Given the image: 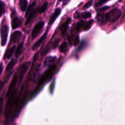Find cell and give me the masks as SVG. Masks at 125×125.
Wrapping results in <instances>:
<instances>
[{
  "mask_svg": "<svg viewBox=\"0 0 125 125\" xmlns=\"http://www.w3.org/2000/svg\"><path fill=\"white\" fill-rule=\"evenodd\" d=\"M8 97L9 98L6 104L5 110V116L6 118L9 117L13 107L18 104V98L17 89H14Z\"/></svg>",
  "mask_w": 125,
  "mask_h": 125,
  "instance_id": "cell-1",
  "label": "cell"
},
{
  "mask_svg": "<svg viewBox=\"0 0 125 125\" xmlns=\"http://www.w3.org/2000/svg\"><path fill=\"white\" fill-rule=\"evenodd\" d=\"M122 15L121 11L118 8H114L105 15V19L111 23L114 22L121 17Z\"/></svg>",
  "mask_w": 125,
  "mask_h": 125,
  "instance_id": "cell-2",
  "label": "cell"
},
{
  "mask_svg": "<svg viewBox=\"0 0 125 125\" xmlns=\"http://www.w3.org/2000/svg\"><path fill=\"white\" fill-rule=\"evenodd\" d=\"M56 69V66L54 64L50 66L49 68H48V69L44 73L42 76L41 78L37 88H38L40 85L42 84V83H43L44 82H45L47 80L49 79L52 76Z\"/></svg>",
  "mask_w": 125,
  "mask_h": 125,
  "instance_id": "cell-3",
  "label": "cell"
},
{
  "mask_svg": "<svg viewBox=\"0 0 125 125\" xmlns=\"http://www.w3.org/2000/svg\"><path fill=\"white\" fill-rule=\"evenodd\" d=\"M8 33V27L6 24H1L0 27V36H1V44L4 46L7 42V36Z\"/></svg>",
  "mask_w": 125,
  "mask_h": 125,
  "instance_id": "cell-4",
  "label": "cell"
},
{
  "mask_svg": "<svg viewBox=\"0 0 125 125\" xmlns=\"http://www.w3.org/2000/svg\"><path fill=\"white\" fill-rule=\"evenodd\" d=\"M30 64V62H27L23 63L20 67L19 69V83L21 84L22 81L24 76Z\"/></svg>",
  "mask_w": 125,
  "mask_h": 125,
  "instance_id": "cell-5",
  "label": "cell"
},
{
  "mask_svg": "<svg viewBox=\"0 0 125 125\" xmlns=\"http://www.w3.org/2000/svg\"><path fill=\"white\" fill-rule=\"evenodd\" d=\"M44 21H40L37 22L34 26V27L32 30V39L35 38L40 33L42 29L44 26Z\"/></svg>",
  "mask_w": 125,
  "mask_h": 125,
  "instance_id": "cell-6",
  "label": "cell"
},
{
  "mask_svg": "<svg viewBox=\"0 0 125 125\" xmlns=\"http://www.w3.org/2000/svg\"><path fill=\"white\" fill-rule=\"evenodd\" d=\"M18 76L17 75V74H15V75L14 76V77L12 78V80L10 83V84L9 86L8 90L7 91V93H6V96L8 97L9 96V95L13 92V91L15 89V87L17 83L18 82Z\"/></svg>",
  "mask_w": 125,
  "mask_h": 125,
  "instance_id": "cell-7",
  "label": "cell"
},
{
  "mask_svg": "<svg viewBox=\"0 0 125 125\" xmlns=\"http://www.w3.org/2000/svg\"><path fill=\"white\" fill-rule=\"evenodd\" d=\"M21 36L22 33L19 30H17L11 34L10 41L13 43H16L20 41Z\"/></svg>",
  "mask_w": 125,
  "mask_h": 125,
  "instance_id": "cell-8",
  "label": "cell"
},
{
  "mask_svg": "<svg viewBox=\"0 0 125 125\" xmlns=\"http://www.w3.org/2000/svg\"><path fill=\"white\" fill-rule=\"evenodd\" d=\"M57 60L56 56H48L46 57L43 62V65L45 66H51L54 65Z\"/></svg>",
  "mask_w": 125,
  "mask_h": 125,
  "instance_id": "cell-9",
  "label": "cell"
},
{
  "mask_svg": "<svg viewBox=\"0 0 125 125\" xmlns=\"http://www.w3.org/2000/svg\"><path fill=\"white\" fill-rule=\"evenodd\" d=\"M47 34V31H46V32L43 34V35L34 43V44L33 45V46L32 47L33 50H35L39 48V47L41 45V44L42 43L43 41L46 38Z\"/></svg>",
  "mask_w": 125,
  "mask_h": 125,
  "instance_id": "cell-10",
  "label": "cell"
},
{
  "mask_svg": "<svg viewBox=\"0 0 125 125\" xmlns=\"http://www.w3.org/2000/svg\"><path fill=\"white\" fill-rule=\"evenodd\" d=\"M71 21V19L70 18H68L60 26V30L61 31L62 34H65L66 30L68 27L69 24Z\"/></svg>",
  "mask_w": 125,
  "mask_h": 125,
  "instance_id": "cell-11",
  "label": "cell"
},
{
  "mask_svg": "<svg viewBox=\"0 0 125 125\" xmlns=\"http://www.w3.org/2000/svg\"><path fill=\"white\" fill-rule=\"evenodd\" d=\"M61 10L60 8H57L56 9L54 13L52 15V17H51V18L49 21L48 24L49 25L52 24L54 22V21L56 20V19L58 17V16L61 14Z\"/></svg>",
  "mask_w": 125,
  "mask_h": 125,
  "instance_id": "cell-12",
  "label": "cell"
},
{
  "mask_svg": "<svg viewBox=\"0 0 125 125\" xmlns=\"http://www.w3.org/2000/svg\"><path fill=\"white\" fill-rule=\"evenodd\" d=\"M15 49H16V46L15 45L12 46L10 48L8 49L6 51V52L4 54V59H10L12 57V56L13 55Z\"/></svg>",
  "mask_w": 125,
  "mask_h": 125,
  "instance_id": "cell-13",
  "label": "cell"
},
{
  "mask_svg": "<svg viewBox=\"0 0 125 125\" xmlns=\"http://www.w3.org/2000/svg\"><path fill=\"white\" fill-rule=\"evenodd\" d=\"M21 24V21L19 17H15L12 21V27L13 29H15L20 26Z\"/></svg>",
  "mask_w": 125,
  "mask_h": 125,
  "instance_id": "cell-14",
  "label": "cell"
},
{
  "mask_svg": "<svg viewBox=\"0 0 125 125\" xmlns=\"http://www.w3.org/2000/svg\"><path fill=\"white\" fill-rule=\"evenodd\" d=\"M23 43L22 42L18 45V47L16 49V50L15 52V57L16 58L18 57L20 55H21V54L23 51Z\"/></svg>",
  "mask_w": 125,
  "mask_h": 125,
  "instance_id": "cell-15",
  "label": "cell"
},
{
  "mask_svg": "<svg viewBox=\"0 0 125 125\" xmlns=\"http://www.w3.org/2000/svg\"><path fill=\"white\" fill-rule=\"evenodd\" d=\"M36 1H34L27 8V9L26 11L25 14V17H27L28 16V15L30 14V13L33 10V9H34L35 6H36Z\"/></svg>",
  "mask_w": 125,
  "mask_h": 125,
  "instance_id": "cell-16",
  "label": "cell"
},
{
  "mask_svg": "<svg viewBox=\"0 0 125 125\" xmlns=\"http://www.w3.org/2000/svg\"><path fill=\"white\" fill-rule=\"evenodd\" d=\"M28 2L26 0H20L19 2V5L21 10L24 12L26 10Z\"/></svg>",
  "mask_w": 125,
  "mask_h": 125,
  "instance_id": "cell-17",
  "label": "cell"
},
{
  "mask_svg": "<svg viewBox=\"0 0 125 125\" xmlns=\"http://www.w3.org/2000/svg\"><path fill=\"white\" fill-rule=\"evenodd\" d=\"M60 51L62 53H64L66 52L68 50V45L66 42H64L60 46L59 48Z\"/></svg>",
  "mask_w": 125,
  "mask_h": 125,
  "instance_id": "cell-18",
  "label": "cell"
},
{
  "mask_svg": "<svg viewBox=\"0 0 125 125\" xmlns=\"http://www.w3.org/2000/svg\"><path fill=\"white\" fill-rule=\"evenodd\" d=\"M16 60H14V59H12L9 63L8 64H7V66H6V70H5V71L6 72H8V71H9L10 70H11L12 67L15 65V64H16Z\"/></svg>",
  "mask_w": 125,
  "mask_h": 125,
  "instance_id": "cell-19",
  "label": "cell"
},
{
  "mask_svg": "<svg viewBox=\"0 0 125 125\" xmlns=\"http://www.w3.org/2000/svg\"><path fill=\"white\" fill-rule=\"evenodd\" d=\"M47 6H48V2H46L44 3L43 4V5H42L41 7H38L39 14H41V13L44 12L45 11V10H46Z\"/></svg>",
  "mask_w": 125,
  "mask_h": 125,
  "instance_id": "cell-20",
  "label": "cell"
},
{
  "mask_svg": "<svg viewBox=\"0 0 125 125\" xmlns=\"http://www.w3.org/2000/svg\"><path fill=\"white\" fill-rule=\"evenodd\" d=\"M93 22H94V21L92 20H90V21H89L87 22H86V23L84 24V27L83 28V31H87V30H88L91 28L92 25H93Z\"/></svg>",
  "mask_w": 125,
  "mask_h": 125,
  "instance_id": "cell-21",
  "label": "cell"
},
{
  "mask_svg": "<svg viewBox=\"0 0 125 125\" xmlns=\"http://www.w3.org/2000/svg\"><path fill=\"white\" fill-rule=\"evenodd\" d=\"M5 3L1 0H0V17L5 13Z\"/></svg>",
  "mask_w": 125,
  "mask_h": 125,
  "instance_id": "cell-22",
  "label": "cell"
},
{
  "mask_svg": "<svg viewBox=\"0 0 125 125\" xmlns=\"http://www.w3.org/2000/svg\"><path fill=\"white\" fill-rule=\"evenodd\" d=\"M85 23H86V21H81L78 22L77 23L76 27L77 30L78 31H80L82 28H83Z\"/></svg>",
  "mask_w": 125,
  "mask_h": 125,
  "instance_id": "cell-23",
  "label": "cell"
},
{
  "mask_svg": "<svg viewBox=\"0 0 125 125\" xmlns=\"http://www.w3.org/2000/svg\"><path fill=\"white\" fill-rule=\"evenodd\" d=\"M104 16H103V15H97V21L100 23H102L104 24V23L105 22V20H104Z\"/></svg>",
  "mask_w": 125,
  "mask_h": 125,
  "instance_id": "cell-24",
  "label": "cell"
},
{
  "mask_svg": "<svg viewBox=\"0 0 125 125\" xmlns=\"http://www.w3.org/2000/svg\"><path fill=\"white\" fill-rule=\"evenodd\" d=\"M91 13L89 12H84L82 13V17L83 19H87L91 17Z\"/></svg>",
  "mask_w": 125,
  "mask_h": 125,
  "instance_id": "cell-25",
  "label": "cell"
},
{
  "mask_svg": "<svg viewBox=\"0 0 125 125\" xmlns=\"http://www.w3.org/2000/svg\"><path fill=\"white\" fill-rule=\"evenodd\" d=\"M107 1V0H100L98 2L96 3L95 6L96 7L100 6L102 5L103 4H104V3H105V2H106Z\"/></svg>",
  "mask_w": 125,
  "mask_h": 125,
  "instance_id": "cell-26",
  "label": "cell"
},
{
  "mask_svg": "<svg viewBox=\"0 0 125 125\" xmlns=\"http://www.w3.org/2000/svg\"><path fill=\"white\" fill-rule=\"evenodd\" d=\"M93 3V1H89L88 2H87V3H86L83 6V9H87L88 8H89L90 6H91L92 5Z\"/></svg>",
  "mask_w": 125,
  "mask_h": 125,
  "instance_id": "cell-27",
  "label": "cell"
},
{
  "mask_svg": "<svg viewBox=\"0 0 125 125\" xmlns=\"http://www.w3.org/2000/svg\"><path fill=\"white\" fill-rule=\"evenodd\" d=\"M80 42V39H79V36L78 35L76 36V37L74 39V45L75 46H77Z\"/></svg>",
  "mask_w": 125,
  "mask_h": 125,
  "instance_id": "cell-28",
  "label": "cell"
},
{
  "mask_svg": "<svg viewBox=\"0 0 125 125\" xmlns=\"http://www.w3.org/2000/svg\"><path fill=\"white\" fill-rule=\"evenodd\" d=\"M59 42H60V39H57L53 43V44H52V47L53 48H55L57 47V46H58L59 43Z\"/></svg>",
  "mask_w": 125,
  "mask_h": 125,
  "instance_id": "cell-29",
  "label": "cell"
},
{
  "mask_svg": "<svg viewBox=\"0 0 125 125\" xmlns=\"http://www.w3.org/2000/svg\"><path fill=\"white\" fill-rule=\"evenodd\" d=\"M2 104H3V97L1 96L0 98V114H1V113Z\"/></svg>",
  "mask_w": 125,
  "mask_h": 125,
  "instance_id": "cell-30",
  "label": "cell"
},
{
  "mask_svg": "<svg viewBox=\"0 0 125 125\" xmlns=\"http://www.w3.org/2000/svg\"><path fill=\"white\" fill-rule=\"evenodd\" d=\"M109 8V6H104V7H102V8H99L98 10L99 11H104L107 10Z\"/></svg>",
  "mask_w": 125,
  "mask_h": 125,
  "instance_id": "cell-31",
  "label": "cell"
},
{
  "mask_svg": "<svg viewBox=\"0 0 125 125\" xmlns=\"http://www.w3.org/2000/svg\"><path fill=\"white\" fill-rule=\"evenodd\" d=\"M84 46V42H82V43L81 44V45H80V46L78 48L77 50H78V51L81 50L83 49V47Z\"/></svg>",
  "mask_w": 125,
  "mask_h": 125,
  "instance_id": "cell-32",
  "label": "cell"
},
{
  "mask_svg": "<svg viewBox=\"0 0 125 125\" xmlns=\"http://www.w3.org/2000/svg\"><path fill=\"white\" fill-rule=\"evenodd\" d=\"M3 70V64L2 63H0V75H1Z\"/></svg>",
  "mask_w": 125,
  "mask_h": 125,
  "instance_id": "cell-33",
  "label": "cell"
},
{
  "mask_svg": "<svg viewBox=\"0 0 125 125\" xmlns=\"http://www.w3.org/2000/svg\"><path fill=\"white\" fill-rule=\"evenodd\" d=\"M62 0H59V1H61Z\"/></svg>",
  "mask_w": 125,
  "mask_h": 125,
  "instance_id": "cell-34",
  "label": "cell"
}]
</instances>
